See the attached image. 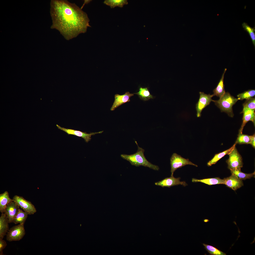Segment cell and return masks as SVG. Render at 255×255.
Wrapping results in <instances>:
<instances>
[{"label": "cell", "mask_w": 255, "mask_h": 255, "mask_svg": "<svg viewBox=\"0 0 255 255\" xmlns=\"http://www.w3.org/2000/svg\"><path fill=\"white\" fill-rule=\"evenodd\" d=\"M203 245L205 250L209 253L212 255H226L225 253L219 250L214 246L203 243Z\"/></svg>", "instance_id": "cell-25"}, {"label": "cell", "mask_w": 255, "mask_h": 255, "mask_svg": "<svg viewBox=\"0 0 255 255\" xmlns=\"http://www.w3.org/2000/svg\"><path fill=\"white\" fill-rule=\"evenodd\" d=\"M253 136V135L249 136L239 133L235 143L239 144H250Z\"/></svg>", "instance_id": "cell-24"}, {"label": "cell", "mask_w": 255, "mask_h": 255, "mask_svg": "<svg viewBox=\"0 0 255 255\" xmlns=\"http://www.w3.org/2000/svg\"><path fill=\"white\" fill-rule=\"evenodd\" d=\"M7 243L3 239H0V255H4L3 252V250L7 246Z\"/></svg>", "instance_id": "cell-29"}, {"label": "cell", "mask_w": 255, "mask_h": 255, "mask_svg": "<svg viewBox=\"0 0 255 255\" xmlns=\"http://www.w3.org/2000/svg\"><path fill=\"white\" fill-rule=\"evenodd\" d=\"M19 208V207L13 201L7 205L4 213L8 218L9 223L12 222L18 213Z\"/></svg>", "instance_id": "cell-14"}, {"label": "cell", "mask_w": 255, "mask_h": 255, "mask_svg": "<svg viewBox=\"0 0 255 255\" xmlns=\"http://www.w3.org/2000/svg\"><path fill=\"white\" fill-rule=\"evenodd\" d=\"M192 181L193 182L195 183L200 182L209 185L217 184H224L223 179H221L218 177L204 178L200 179L193 178L192 179Z\"/></svg>", "instance_id": "cell-17"}, {"label": "cell", "mask_w": 255, "mask_h": 255, "mask_svg": "<svg viewBox=\"0 0 255 255\" xmlns=\"http://www.w3.org/2000/svg\"><path fill=\"white\" fill-rule=\"evenodd\" d=\"M230 170L232 174L235 175L238 178L242 180L250 178L255 176V172L252 173L247 174L242 172L241 169H234Z\"/></svg>", "instance_id": "cell-23"}, {"label": "cell", "mask_w": 255, "mask_h": 255, "mask_svg": "<svg viewBox=\"0 0 255 255\" xmlns=\"http://www.w3.org/2000/svg\"><path fill=\"white\" fill-rule=\"evenodd\" d=\"M238 98L232 96L229 92H225L220 99L217 100H213L215 105L220 109L222 112H225L231 117H233L234 114L232 106L238 100Z\"/></svg>", "instance_id": "cell-3"}, {"label": "cell", "mask_w": 255, "mask_h": 255, "mask_svg": "<svg viewBox=\"0 0 255 255\" xmlns=\"http://www.w3.org/2000/svg\"><path fill=\"white\" fill-rule=\"evenodd\" d=\"M171 166V176H173L174 172L177 169L186 165H189L197 167V166L189 161V159H186L176 153H174L170 158Z\"/></svg>", "instance_id": "cell-5"}, {"label": "cell", "mask_w": 255, "mask_h": 255, "mask_svg": "<svg viewBox=\"0 0 255 255\" xmlns=\"http://www.w3.org/2000/svg\"><path fill=\"white\" fill-rule=\"evenodd\" d=\"M243 113L242 123L241 127L239 130V133H242V131L244 126L249 121H251L254 125L255 123V110L248 109L246 107H243L242 112Z\"/></svg>", "instance_id": "cell-13"}, {"label": "cell", "mask_w": 255, "mask_h": 255, "mask_svg": "<svg viewBox=\"0 0 255 255\" xmlns=\"http://www.w3.org/2000/svg\"><path fill=\"white\" fill-rule=\"evenodd\" d=\"M92 1V0H84V3L83 4V5L82 6H81V8L82 9V8L84 7V5H85V4H88L89 3Z\"/></svg>", "instance_id": "cell-31"}, {"label": "cell", "mask_w": 255, "mask_h": 255, "mask_svg": "<svg viewBox=\"0 0 255 255\" xmlns=\"http://www.w3.org/2000/svg\"><path fill=\"white\" fill-rule=\"evenodd\" d=\"M13 199L9 197V193L7 191L0 194V212L4 213L5 209L7 205L10 202L13 201Z\"/></svg>", "instance_id": "cell-19"}, {"label": "cell", "mask_w": 255, "mask_h": 255, "mask_svg": "<svg viewBox=\"0 0 255 255\" xmlns=\"http://www.w3.org/2000/svg\"><path fill=\"white\" fill-rule=\"evenodd\" d=\"M243 107H246L252 110H255V98H251L247 99L243 104Z\"/></svg>", "instance_id": "cell-28"}, {"label": "cell", "mask_w": 255, "mask_h": 255, "mask_svg": "<svg viewBox=\"0 0 255 255\" xmlns=\"http://www.w3.org/2000/svg\"><path fill=\"white\" fill-rule=\"evenodd\" d=\"M56 126L58 129L64 132L68 135H73L81 137L87 143L90 140L92 136L97 134L101 133L103 132V131H102L98 132H91L90 133H87L86 132H83L80 131L62 127L58 124H56Z\"/></svg>", "instance_id": "cell-9"}, {"label": "cell", "mask_w": 255, "mask_h": 255, "mask_svg": "<svg viewBox=\"0 0 255 255\" xmlns=\"http://www.w3.org/2000/svg\"><path fill=\"white\" fill-rule=\"evenodd\" d=\"M12 199L19 207L28 215L34 214L36 212V209L34 205L31 202L26 200L23 197L15 195Z\"/></svg>", "instance_id": "cell-7"}, {"label": "cell", "mask_w": 255, "mask_h": 255, "mask_svg": "<svg viewBox=\"0 0 255 255\" xmlns=\"http://www.w3.org/2000/svg\"><path fill=\"white\" fill-rule=\"evenodd\" d=\"M25 234L24 224H19L9 230L6 234V239L10 242L19 241L22 239Z\"/></svg>", "instance_id": "cell-4"}, {"label": "cell", "mask_w": 255, "mask_h": 255, "mask_svg": "<svg viewBox=\"0 0 255 255\" xmlns=\"http://www.w3.org/2000/svg\"><path fill=\"white\" fill-rule=\"evenodd\" d=\"M133 94L137 95L140 99L144 101H147L153 98V96L150 94L147 87H140L138 92Z\"/></svg>", "instance_id": "cell-20"}, {"label": "cell", "mask_w": 255, "mask_h": 255, "mask_svg": "<svg viewBox=\"0 0 255 255\" xmlns=\"http://www.w3.org/2000/svg\"><path fill=\"white\" fill-rule=\"evenodd\" d=\"M180 179V177L176 178L174 177L173 176H171L169 177L166 178L161 181L156 182L155 184L156 185L160 186L162 187H170L179 185H182L184 187L187 185L185 182L181 181Z\"/></svg>", "instance_id": "cell-10"}, {"label": "cell", "mask_w": 255, "mask_h": 255, "mask_svg": "<svg viewBox=\"0 0 255 255\" xmlns=\"http://www.w3.org/2000/svg\"><path fill=\"white\" fill-rule=\"evenodd\" d=\"M135 142L138 146L137 152L130 155L122 154L121 157L129 161L132 165L136 166H142L155 170H158L159 169V167L152 164L147 160L144 154V150L139 146L136 141H135Z\"/></svg>", "instance_id": "cell-2"}, {"label": "cell", "mask_w": 255, "mask_h": 255, "mask_svg": "<svg viewBox=\"0 0 255 255\" xmlns=\"http://www.w3.org/2000/svg\"><path fill=\"white\" fill-rule=\"evenodd\" d=\"M8 219L5 213L0 217V239H3L9 230Z\"/></svg>", "instance_id": "cell-15"}, {"label": "cell", "mask_w": 255, "mask_h": 255, "mask_svg": "<svg viewBox=\"0 0 255 255\" xmlns=\"http://www.w3.org/2000/svg\"><path fill=\"white\" fill-rule=\"evenodd\" d=\"M134 94L126 92L122 95L116 94L115 95V100L110 110H114L116 108L123 104L130 101V98L133 96Z\"/></svg>", "instance_id": "cell-11"}, {"label": "cell", "mask_w": 255, "mask_h": 255, "mask_svg": "<svg viewBox=\"0 0 255 255\" xmlns=\"http://www.w3.org/2000/svg\"><path fill=\"white\" fill-rule=\"evenodd\" d=\"M28 214L19 208L17 214L14 218L12 222L16 224L19 223L24 224Z\"/></svg>", "instance_id": "cell-21"}, {"label": "cell", "mask_w": 255, "mask_h": 255, "mask_svg": "<svg viewBox=\"0 0 255 255\" xmlns=\"http://www.w3.org/2000/svg\"><path fill=\"white\" fill-rule=\"evenodd\" d=\"M255 134H254L253 135V136L250 144L252 145L253 147L254 148H255Z\"/></svg>", "instance_id": "cell-30"}, {"label": "cell", "mask_w": 255, "mask_h": 255, "mask_svg": "<svg viewBox=\"0 0 255 255\" xmlns=\"http://www.w3.org/2000/svg\"><path fill=\"white\" fill-rule=\"evenodd\" d=\"M226 70V68L225 69L221 79L216 87L213 90V94L214 96H216L219 97L220 98L223 96L225 93L224 84V74Z\"/></svg>", "instance_id": "cell-16"}, {"label": "cell", "mask_w": 255, "mask_h": 255, "mask_svg": "<svg viewBox=\"0 0 255 255\" xmlns=\"http://www.w3.org/2000/svg\"><path fill=\"white\" fill-rule=\"evenodd\" d=\"M242 26L244 30L248 33L252 40V43L255 47V27H251L247 23L245 22H243L242 24Z\"/></svg>", "instance_id": "cell-26"}, {"label": "cell", "mask_w": 255, "mask_h": 255, "mask_svg": "<svg viewBox=\"0 0 255 255\" xmlns=\"http://www.w3.org/2000/svg\"><path fill=\"white\" fill-rule=\"evenodd\" d=\"M255 95V90L250 89L238 94L237 95V98L238 100H242L244 99L247 100L252 98Z\"/></svg>", "instance_id": "cell-27"}, {"label": "cell", "mask_w": 255, "mask_h": 255, "mask_svg": "<svg viewBox=\"0 0 255 255\" xmlns=\"http://www.w3.org/2000/svg\"><path fill=\"white\" fill-rule=\"evenodd\" d=\"M50 6L51 28L57 30L67 40L86 33L88 27H91L87 14L75 4L67 0H52Z\"/></svg>", "instance_id": "cell-1"}, {"label": "cell", "mask_w": 255, "mask_h": 255, "mask_svg": "<svg viewBox=\"0 0 255 255\" xmlns=\"http://www.w3.org/2000/svg\"><path fill=\"white\" fill-rule=\"evenodd\" d=\"M103 3L110 6L111 8H113L116 7L122 8L124 5L128 4V1L127 0H105Z\"/></svg>", "instance_id": "cell-22"}, {"label": "cell", "mask_w": 255, "mask_h": 255, "mask_svg": "<svg viewBox=\"0 0 255 255\" xmlns=\"http://www.w3.org/2000/svg\"><path fill=\"white\" fill-rule=\"evenodd\" d=\"M229 157L226 162L230 170L241 169L243 167L242 157L235 147L229 154Z\"/></svg>", "instance_id": "cell-6"}, {"label": "cell", "mask_w": 255, "mask_h": 255, "mask_svg": "<svg viewBox=\"0 0 255 255\" xmlns=\"http://www.w3.org/2000/svg\"><path fill=\"white\" fill-rule=\"evenodd\" d=\"M223 180L224 184L234 191L241 187L243 185L242 180L232 174L230 176L225 178Z\"/></svg>", "instance_id": "cell-12"}, {"label": "cell", "mask_w": 255, "mask_h": 255, "mask_svg": "<svg viewBox=\"0 0 255 255\" xmlns=\"http://www.w3.org/2000/svg\"><path fill=\"white\" fill-rule=\"evenodd\" d=\"M235 143L230 148L223 151L222 152L216 154L207 163V165L211 166L212 165L215 164L221 159L226 154H229L234 149L236 144Z\"/></svg>", "instance_id": "cell-18"}, {"label": "cell", "mask_w": 255, "mask_h": 255, "mask_svg": "<svg viewBox=\"0 0 255 255\" xmlns=\"http://www.w3.org/2000/svg\"><path fill=\"white\" fill-rule=\"evenodd\" d=\"M199 93L200 98L196 104V116L197 117L201 116V112L203 109L209 105L211 102H213V100L212 98L214 96L213 94H207L204 92H200Z\"/></svg>", "instance_id": "cell-8"}]
</instances>
